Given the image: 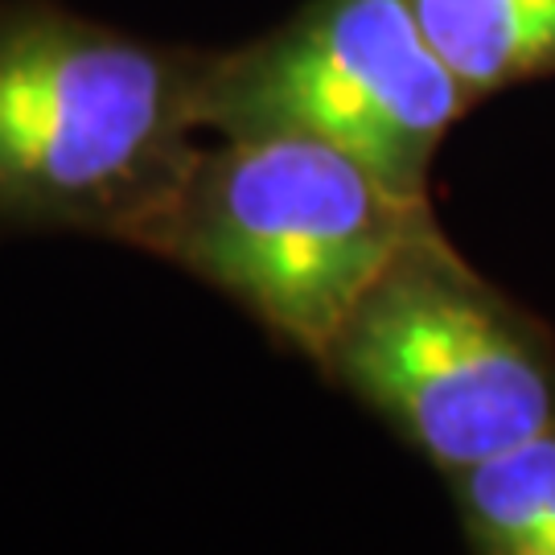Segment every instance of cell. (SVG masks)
Returning a JSON list of instances; mask_svg holds the SVG:
<instances>
[{
    "instance_id": "cell-1",
    "label": "cell",
    "mask_w": 555,
    "mask_h": 555,
    "mask_svg": "<svg viewBox=\"0 0 555 555\" xmlns=\"http://www.w3.org/2000/svg\"><path fill=\"white\" fill-rule=\"evenodd\" d=\"M210 59L54 0H0V235L137 247L210 140Z\"/></svg>"
},
{
    "instance_id": "cell-2",
    "label": "cell",
    "mask_w": 555,
    "mask_h": 555,
    "mask_svg": "<svg viewBox=\"0 0 555 555\" xmlns=\"http://www.w3.org/2000/svg\"><path fill=\"white\" fill-rule=\"evenodd\" d=\"M433 202L297 132L210 137L140 251L206 280L318 362L366 288L420 235Z\"/></svg>"
},
{
    "instance_id": "cell-3",
    "label": "cell",
    "mask_w": 555,
    "mask_h": 555,
    "mask_svg": "<svg viewBox=\"0 0 555 555\" xmlns=\"http://www.w3.org/2000/svg\"><path fill=\"white\" fill-rule=\"evenodd\" d=\"M318 366L449 477L555 428L547 337L440 231L391 259Z\"/></svg>"
},
{
    "instance_id": "cell-4",
    "label": "cell",
    "mask_w": 555,
    "mask_h": 555,
    "mask_svg": "<svg viewBox=\"0 0 555 555\" xmlns=\"http://www.w3.org/2000/svg\"><path fill=\"white\" fill-rule=\"evenodd\" d=\"M474 95L412 0H313L276 34L210 59L206 132H297L428 198V169Z\"/></svg>"
},
{
    "instance_id": "cell-5",
    "label": "cell",
    "mask_w": 555,
    "mask_h": 555,
    "mask_svg": "<svg viewBox=\"0 0 555 555\" xmlns=\"http://www.w3.org/2000/svg\"><path fill=\"white\" fill-rule=\"evenodd\" d=\"M412 9L474 100L555 75V0H412Z\"/></svg>"
},
{
    "instance_id": "cell-6",
    "label": "cell",
    "mask_w": 555,
    "mask_h": 555,
    "mask_svg": "<svg viewBox=\"0 0 555 555\" xmlns=\"http://www.w3.org/2000/svg\"><path fill=\"white\" fill-rule=\"evenodd\" d=\"M453 490L477 552L555 555V428L453 474Z\"/></svg>"
}]
</instances>
